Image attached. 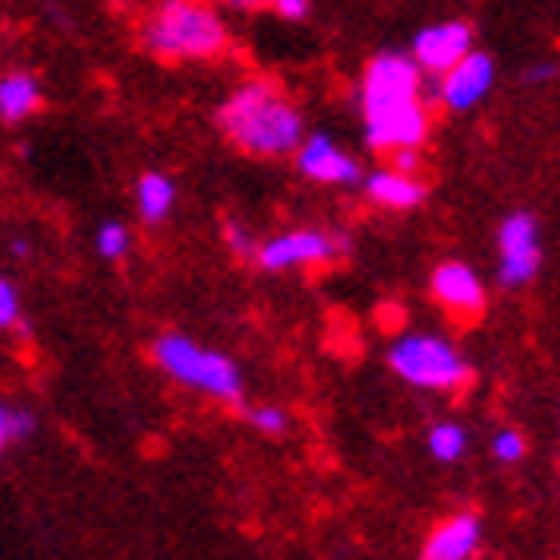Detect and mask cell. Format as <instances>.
<instances>
[{"mask_svg":"<svg viewBox=\"0 0 560 560\" xmlns=\"http://www.w3.org/2000/svg\"><path fill=\"white\" fill-rule=\"evenodd\" d=\"M45 108V84L36 81V72L12 69L0 77V120L4 125H24Z\"/></svg>","mask_w":560,"mask_h":560,"instance_id":"5bb4252c","label":"cell"},{"mask_svg":"<svg viewBox=\"0 0 560 560\" xmlns=\"http://www.w3.org/2000/svg\"><path fill=\"white\" fill-rule=\"evenodd\" d=\"M393 168H405V173H420V164H424V149H400L388 156Z\"/></svg>","mask_w":560,"mask_h":560,"instance_id":"cb8c5ba5","label":"cell"},{"mask_svg":"<svg viewBox=\"0 0 560 560\" xmlns=\"http://www.w3.org/2000/svg\"><path fill=\"white\" fill-rule=\"evenodd\" d=\"M137 45L168 65H209L233 48V28L212 0H152L137 21Z\"/></svg>","mask_w":560,"mask_h":560,"instance_id":"3957f363","label":"cell"},{"mask_svg":"<svg viewBox=\"0 0 560 560\" xmlns=\"http://www.w3.org/2000/svg\"><path fill=\"white\" fill-rule=\"evenodd\" d=\"M36 432V417L28 409H16V405H0V456L9 453V444L28 441Z\"/></svg>","mask_w":560,"mask_h":560,"instance_id":"e0dca14e","label":"cell"},{"mask_svg":"<svg viewBox=\"0 0 560 560\" xmlns=\"http://www.w3.org/2000/svg\"><path fill=\"white\" fill-rule=\"evenodd\" d=\"M96 253L105 260H125L132 253V233L129 224L120 221H105L101 229H96Z\"/></svg>","mask_w":560,"mask_h":560,"instance_id":"ac0fdd59","label":"cell"},{"mask_svg":"<svg viewBox=\"0 0 560 560\" xmlns=\"http://www.w3.org/2000/svg\"><path fill=\"white\" fill-rule=\"evenodd\" d=\"M248 424L265 436H284L289 432V412L277 409V405H260V409H248Z\"/></svg>","mask_w":560,"mask_h":560,"instance_id":"ffe728a7","label":"cell"},{"mask_svg":"<svg viewBox=\"0 0 560 560\" xmlns=\"http://www.w3.org/2000/svg\"><path fill=\"white\" fill-rule=\"evenodd\" d=\"M552 77H557V65H533V69H525V77H521V81L540 84V81H552Z\"/></svg>","mask_w":560,"mask_h":560,"instance_id":"d4e9b609","label":"cell"},{"mask_svg":"<svg viewBox=\"0 0 560 560\" xmlns=\"http://www.w3.org/2000/svg\"><path fill=\"white\" fill-rule=\"evenodd\" d=\"M485 540V525L477 513H453L436 521L432 533L424 537L420 560H472Z\"/></svg>","mask_w":560,"mask_h":560,"instance_id":"4fadbf2b","label":"cell"},{"mask_svg":"<svg viewBox=\"0 0 560 560\" xmlns=\"http://www.w3.org/2000/svg\"><path fill=\"white\" fill-rule=\"evenodd\" d=\"M132 197H137V212L144 224H161L168 221V212L176 209V180L168 173H149L137 176V185H132Z\"/></svg>","mask_w":560,"mask_h":560,"instance_id":"9a60e30c","label":"cell"},{"mask_svg":"<svg viewBox=\"0 0 560 560\" xmlns=\"http://www.w3.org/2000/svg\"><path fill=\"white\" fill-rule=\"evenodd\" d=\"M429 292L444 313L465 320V325L480 320L485 308H489V289H485L480 272L472 265H465V260H441L429 277Z\"/></svg>","mask_w":560,"mask_h":560,"instance_id":"30bf717a","label":"cell"},{"mask_svg":"<svg viewBox=\"0 0 560 560\" xmlns=\"http://www.w3.org/2000/svg\"><path fill=\"white\" fill-rule=\"evenodd\" d=\"M465 453H468L465 424H456V420H441V424H432L429 429V456L432 460H441V465H456V460H465Z\"/></svg>","mask_w":560,"mask_h":560,"instance_id":"2e32d148","label":"cell"},{"mask_svg":"<svg viewBox=\"0 0 560 560\" xmlns=\"http://www.w3.org/2000/svg\"><path fill=\"white\" fill-rule=\"evenodd\" d=\"M492 456H497L501 465H521L528 456V441L516 429H501L492 436Z\"/></svg>","mask_w":560,"mask_h":560,"instance_id":"d6986e66","label":"cell"},{"mask_svg":"<svg viewBox=\"0 0 560 560\" xmlns=\"http://www.w3.org/2000/svg\"><path fill=\"white\" fill-rule=\"evenodd\" d=\"M357 188H361L364 200H369L373 209H385V212H412L424 205V197H429L424 176L393 168V164H385V168H369Z\"/></svg>","mask_w":560,"mask_h":560,"instance_id":"7c38bea8","label":"cell"},{"mask_svg":"<svg viewBox=\"0 0 560 560\" xmlns=\"http://www.w3.org/2000/svg\"><path fill=\"white\" fill-rule=\"evenodd\" d=\"M292 161L304 180L325 188H357L364 176L361 161L345 144H337L332 132H304L301 144L292 149Z\"/></svg>","mask_w":560,"mask_h":560,"instance_id":"9c48e42d","label":"cell"},{"mask_svg":"<svg viewBox=\"0 0 560 560\" xmlns=\"http://www.w3.org/2000/svg\"><path fill=\"white\" fill-rule=\"evenodd\" d=\"M477 48V33L468 21H436L424 24L409 45V57L417 60V69L424 77H441L448 72L460 57H468Z\"/></svg>","mask_w":560,"mask_h":560,"instance_id":"8fae6325","label":"cell"},{"mask_svg":"<svg viewBox=\"0 0 560 560\" xmlns=\"http://www.w3.org/2000/svg\"><path fill=\"white\" fill-rule=\"evenodd\" d=\"M217 129L236 152L257 161H280V156H292L308 125L296 96L284 84L272 77H248L233 84L217 105Z\"/></svg>","mask_w":560,"mask_h":560,"instance_id":"7a4b0ae2","label":"cell"},{"mask_svg":"<svg viewBox=\"0 0 560 560\" xmlns=\"http://www.w3.org/2000/svg\"><path fill=\"white\" fill-rule=\"evenodd\" d=\"M12 253H16V257H28V241H12Z\"/></svg>","mask_w":560,"mask_h":560,"instance_id":"4316f807","label":"cell"},{"mask_svg":"<svg viewBox=\"0 0 560 560\" xmlns=\"http://www.w3.org/2000/svg\"><path fill=\"white\" fill-rule=\"evenodd\" d=\"M497 84V60L489 52L472 48L468 57H460L448 72L432 77V101L444 108V113H472L477 105H485V96L492 93Z\"/></svg>","mask_w":560,"mask_h":560,"instance_id":"ba28073f","label":"cell"},{"mask_svg":"<svg viewBox=\"0 0 560 560\" xmlns=\"http://www.w3.org/2000/svg\"><path fill=\"white\" fill-rule=\"evenodd\" d=\"M497 253H501V265H497V280L504 289H525L533 284L545 265V248H540V221L533 212L516 209L509 212L497 229Z\"/></svg>","mask_w":560,"mask_h":560,"instance_id":"52a82bcc","label":"cell"},{"mask_svg":"<svg viewBox=\"0 0 560 560\" xmlns=\"http://www.w3.org/2000/svg\"><path fill=\"white\" fill-rule=\"evenodd\" d=\"M212 4H217V0H212Z\"/></svg>","mask_w":560,"mask_h":560,"instance_id":"83f0119b","label":"cell"},{"mask_svg":"<svg viewBox=\"0 0 560 560\" xmlns=\"http://www.w3.org/2000/svg\"><path fill=\"white\" fill-rule=\"evenodd\" d=\"M224 245L233 248L236 257L253 260V253H257V236H253V229L241 221H224Z\"/></svg>","mask_w":560,"mask_h":560,"instance_id":"7402d4cb","label":"cell"},{"mask_svg":"<svg viewBox=\"0 0 560 560\" xmlns=\"http://www.w3.org/2000/svg\"><path fill=\"white\" fill-rule=\"evenodd\" d=\"M388 369L420 393H456L472 381V364L441 332H400L388 345Z\"/></svg>","mask_w":560,"mask_h":560,"instance_id":"5b68a950","label":"cell"},{"mask_svg":"<svg viewBox=\"0 0 560 560\" xmlns=\"http://www.w3.org/2000/svg\"><path fill=\"white\" fill-rule=\"evenodd\" d=\"M24 325V308H21V296L12 289V280L0 277V332H9V328H21Z\"/></svg>","mask_w":560,"mask_h":560,"instance_id":"44dd1931","label":"cell"},{"mask_svg":"<svg viewBox=\"0 0 560 560\" xmlns=\"http://www.w3.org/2000/svg\"><path fill=\"white\" fill-rule=\"evenodd\" d=\"M152 361L164 376H173L176 385L205 393V397L221 400V405H241L245 400V376L241 364L224 352L185 337V332H161L152 340Z\"/></svg>","mask_w":560,"mask_h":560,"instance_id":"277c9868","label":"cell"},{"mask_svg":"<svg viewBox=\"0 0 560 560\" xmlns=\"http://www.w3.org/2000/svg\"><path fill=\"white\" fill-rule=\"evenodd\" d=\"M221 9H233V12H257L265 9V0H217Z\"/></svg>","mask_w":560,"mask_h":560,"instance_id":"484cf974","label":"cell"},{"mask_svg":"<svg viewBox=\"0 0 560 560\" xmlns=\"http://www.w3.org/2000/svg\"><path fill=\"white\" fill-rule=\"evenodd\" d=\"M361 105L364 144L381 156H393L400 149H424L432 137V105H429V77L417 69L409 52L385 48L376 52L361 72L357 84Z\"/></svg>","mask_w":560,"mask_h":560,"instance_id":"6da1fadb","label":"cell"},{"mask_svg":"<svg viewBox=\"0 0 560 560\" xmlns=\"http://www.w3.org/2000/svg\"><path fill=\"white\" fill-rule=\"evenodd\" d=\"M349 253V236L337 229H284V233L257 241V269L265 272H296V269H320Z\"/></svg>","mask_w":560,"mask_h":560,"instance_id":"8992f818","label":"cell"},{"mask_svg":"<svg viewBox=\"0 0 560 560\" xmlns=\"http://www.w3.org/2000/svg\"><path fill=\"white\" fill-rule=\"evenodd\" d=\"M265 9L277 12L280 21H304L313 12V0H265Z\"/></svg>","mask_w":560,"mask_h":560,"instance_id":"603a6c76","label":"cell"}]
</instances>
